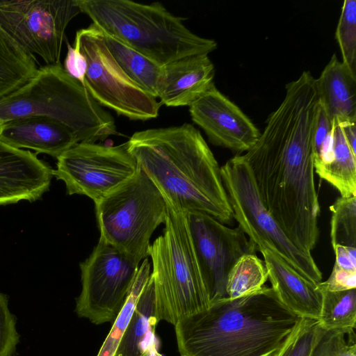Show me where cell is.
I'll list each match as a JSON object with an SVG mask.
<instances>
[{"mask_svg":"<svg viewBox=\"0 0 356 356\" xmlns=\"http://www.w3.org/2000/svg\"><path fill=\"white\" fill-rule=\"evenodd\" d=\"M102 35L107 49L124 74L140 88L156 99L161 66L115 38L104 32Z\"/></svg>","mask_w":356,"mask_h":356,"instance_id":"obj_23","label":"cell"},{"mask_svg":"<svg viewBox=\"0 0 356 356\" xmlns=\"http://www.w3.org/2000/svg\"><path fill=\"white\" fill-rule=\"evenodd\" d=\"M188 227L210 303L227 298L228 274L243 255L257 248L241 228H230L212 216L186 212ZM210 304V305H211Z\"/></svg>","mask_w":356,"mask_h":356,"instance_id":"obj_13","label":"cell"},{"mask_svg":"<svg viewBox=\"0 0 356 356\" xmlns=\"http://www.w3.org/2000/svg\"><path fill=\"white\" fill-rule=\"evenodd\" d=\"M30 116L58 120L74 132L79 143H96L117 134L111 115L61 63L39 68L26 83L0 98V126Z\"/></svg>","mask_w":356,"mask_h":356,"instance_id":"obj_5","label":"cell"},{"mask_svg":"<svg viewBox=\"0 0 356 356\" xmlns=\"http://www.w3.org/2000/svg\"><path fill=\"white\" fill-rule=\"evenodd\" d=\"M139 265L99 239L90 256L80 264L82 289L76 312L99 325L114 321L134 282Z\"/></svg>","mask_w":356,"mask_h":356,"instance_id":"obj_10","label":"cell"},{"mask_svg":"<svg viewBox=\"0 0 356 356\" xmlns=\"http://www.w3.org/2000/svg\"><path fill=\"white\" fill-rule=\"evenodd\" d=\"M74 47L88 63L83 88L99 104L132 120L158 116L161 104L124 74L94 24L76 32Z\"/></svg>","mask_w":356,"mask_h":356,"instance_id":"obj_9","label":"cell"},{"mask_svg":"<svg viewBox=\"0 0 356 356\" xmlns=\"http://www.w3.org/2000/svg\"><path fill=\"white\" fill-rule=\"evenodd\" d=\"M52 170L35 154L0 140V205L40 198L49 188Z\"/></svg>","mask_w":356,"mask_h":356,"instance_id":"obj_15","label":"cell"},{"mask_svg":"<svg viewBox=\"0 0 356 356\" xmlns=\"http://www.w3.org/2000/svg\"><path fill=\"white\" fill-rule=\"evenodd\" d=\"M139 168L165 201L230 224L233 211L220 168L199 130L191 124L135 132L127 142Z\"/></svg>","mask_w":356,"mask_h":356,"instance_id":"obj_2","label":"cell"},{"mask_svg":"<svg viewBox=\"0 0 356 356\" xmlns=\"http://www.w3.org/2000/svg\"><path fill=\"white\" fill-rule=\"evenodd\" d=\"M323 332L318 320L302 318L273 356H312Z\"/></svg>","mask_w":356,"mask_h":356,"instance_id":"obj_29","label":"cell"},{"mask_svg":"<svg viewBox=\"0 0 356 356\" xmlns=\"http://www.w3.org/2000/svg\"><path fill=\"white\" fill-rule=\"evenodd\" d=\"M332 128V122L318 102V108L313 137L314 159L318 153L324 140L330 133Z\"/></svg>","mask_w":356,"mask_h":356,"instance_id":"obj_34","label":"cell"},{"mask_svg":"<svg viewBox=\"0 0 356 356\" xmlns=\"http://www.w3.org/2000/svg\"><path fill=\"white\" fill-rule=\"evenodd\" d=\"M0 140L15 148H26L58 157L79 143L65 124L46 116L15 119L0 126Z\"/></svg>","mask_w":356,"mask_h":356,"instance_id":"obj_17","label":"cell"},{"mask_svg":"<svg viewBox=\"0 0 356 356\" xmlns=\"http://www.w3.org/2000/svg\"><path fill=\"white\" fill-rule=\"evenodd\" d=\"M319 104L330 120L356 122V75L334 54L316 79Z\"/></svg>","mask_w":356,"mask_h":356,"instance_id":"obj_19","label":"cell"},{"mask_svg":"<svg viewBox=\"0 0 356 356\" xmlns=\"http://www.w3.org/2000/svg\"><path fill=\"white\" fill-rule=\"evenodd\" d=\"M266 286L175 325L181 356H273L302 321Z\"/></svg>","mask_w":356,"mask_h":356,"instance_id":"obj_3","label":"cell"},{"mask_svg":"<svg viewBox=\"0 0 356 356\" xmlns=\"http://www.w3.org/2000/svg\"><path fill=\"white\" fill-rule=\"evenodd\" d=\"M332 212L330 238L332 248H356V196L340 197L330 207Z\"/></svg>","mask_w":356,"mask_h":356,"instance_id":"obj_27","label":"cell"},{"mask_svg":"<svg viewBox=\"0 0 356 356\" xmlns=\"http://www.w3.org/2000/svg\"><path fill=\"white\" fill-rule=\"evenodd\" d=\"M323 294L319 323L325 330H355L356 290L329 291L318 286Z\"/></svg>","mask_w":356,"mask_h":356,"instance_id":"obj_24","label":"cell"},{"mask_svg":"<svg viewBox=\"0 0 356 356\" xmlns=\"http://www.w3.org/2000/svg\"><path fill=\"white\" fill-rule=\"evenodd\" d=\"M332 147L323 159L314 162V170L341 197L356 196V151L350 145L341 124L332 121Z\"/></svg>","mask_w":356,"mask_h":356,"instance_id":"obj_20","label":"cell"},{"mask_svg":"<svg viewBox=\"0 0 356 356\" xmlns=\"http://www.w3.org/2000/svg\"><path fill=\"white\" fill-rule=\"evenodd\" d=\"M95 204L99 239L139 265L149 256L153 232L166 219L167 204L161 191L139 168Z\"/></svg>","mask_w":356,"mask_h":356,"instance_id":"obj_7","label":"cell"},{"mask_svg":"<svg viewBox=\"0 0 356 356\" xmlns=\"http://www.w3.org/2000/svg\"><path fill=\"white\" fill-rule=\"evenodd\" d=\"M80 13L77 0L0 1V26L26 52L58 65L65 29Z\"/></svg>","mask_w":356,"mask_h":356,"instance_id":"obj_11","label":"cell"},{"mask_svg":"<svg viewBox=\"0 0 356 356\" xmlns=\"http://www.w3.org/2000/svg\"><path fill=\"white\" fill-rule=\"evenodd\" d=\"M220 175L233 217L257 250L267 249L309 281L322 282V273L311 252L293 243L263 204L243 155L229 159L220 168Z\"/></svg>","mask_w":356,"mask_h":356,"instance_id":"obj_8","label":"cell"},{"mask_svg":"<svg viewBox=\"0 0 356 356\" xmlns=\"http://www.w3.org/2000/svg\"><path fill=\"white\" fill-rule=\"evenodd\" d=\"M259 251L264 259L271 288L281 302L302 318L318 320L323 294L318 284L299 275L270 250L261 249Z\"/></svg>","mask_w":356,"mask_h":356,"instance_id":"obj_18","label":"cell"},{"mask_svg":"<svg viewBox=\"0 0 356 356\" xmlns=\"http://www.w3.org/2000/svg\"><path fill=\"white\" fill-rule=\"evenodd\" d=\"M342 63L356 75V1L345 0L335 31Z\"/></svg>","mask_w":356,"mask_h":356,"instance_id":"obj_28","label":"cell"},{"mask_svg":"<svg viewBox=\"0 0 356 356\" xmlns=\"http://www.w3.org/2000/svg\"><path fill=\"white\" fill-rule=\"evenodd\" d=\"M57 159L53 176L68 195H83L94 202L132 177L139 166L127 143L116 145L78 143Z\"/></svg>","mask_w":356,"mask_h":356,"instance_id":"obj_12","label":"cell"},{"mask_svg":"<svg viewBox=\"0 0 356 356\" xmlns=\"http://www.w3.org/2000/svg\"><path fill=\"white\" fill-rule=\"evenodd\" d=\"M155 290L151 275L136 302L133 314L114 356H140L154 341Z\"/></svg>","mask_w":356,"mask_h":356,"instance_id":"obj_21","label":"cell"},{"mask_svg":"<svg viewBox=\"0 0 356 356\" xmlns=\"http://www.w3.org/2000/svg\"><path fill=\"white\" fill-rule=\"evenodd\" d=\"M159 341L157 339L151 342L140 356H162L158 351Z\"/></svg>","mask_w":356,"mask_h":356,"instance_id":"obj_36","label":"cell"},{"mask_svg":"<svg viewBox=\"0 0 356 356\" xmlns=\"http://www.w3.org/2000/svg\"><path fill=\"white\" fill-rule=\"evenodd\" d=\"M268 280L264 264L254 254L242 256L230 270L226 283L227 298L234 299L260 289Z\"/></svg>","mask_w":356,"mask_h":356,"instance_id":"obj_25","label":"cell"},{"mask_svg":"<svg viewBox=\"0 0 356 356\" xmlns=\"http://www.w3.org/2000/svg\"><path fill=\"white\" fill-rule=\"evenodd\" d=\"M333 250L336 256L335 266L346 270L356 271V248L335 245Z\"/></svg>","mask_w":356,"mask_h":356,"instance_id":"obj_35","label":"cell"},{"mask_svg":"<svg viewBox=\"0 0 356 356\" xmlns=\"http://www.w3.org/2000/svg\"><path fill=\"white\" fill-rule=\"evenodd\" d=\"M163 235L149 248L155 290L156 318L175 325L207 309L209 297L191 241L186 212L168 202Z\"/></svg>","mask_w":356,"mask_h":356,"instance_id":"obj_6","label":"cell"},{"mask_svg":"<svg viewBox=\"0 0 356 356\" xmlns=\"http://www.w3.org/2000/svg\"><path fill=\"white\" fill-rule=\"evenodd\" d=\"M19 335L16 318L8 309V300L0 292V356H15Z\"/></svg>","mask_w":356,"mask_h":356,"instance_id":"obj_31","label":"cell"},{"mask_svg":"<svg viewBox=\"0 0 356 356\" xmlns=\"http://www.w3.org/2000/svg\"><path fill=\"white\" fill-rule=\"evenodd\" d=\"M312 356H356L355 331L324 330Z\"/></svg>","mask_w":356,"mask_h":356,"instance_id":"obj_30","label":"cell"},{"mask_svg":"<svg viewBox=\"0 0 356 356\" xmlns=\"http://www.w3.org/2000/svg\"><path fill=\"white\" fill-rule=\"evenodd\" d=\"M285 89L283 101L243 156L268 212L293 243L311 252L318 237L320 214L314 176L316 79L305 71Z\"/></svg>","mask_w":356,"mask_h":356,"instance_id":"obj_1","label":"cell"},{"mask_svg":"<svg viewBox=\"0 0 356 356\" xmlns=\"http://www.w3.org/2000/svg\"><path fill=\"white\" fill-rule=\"evenodd\" d=\"M189 112L212 144L236 154L249 150L261 134L250 119L215 85L189 106Z\"/></svg>","mask_w":356,"mask_h":356,"instance_id":"obj_14","label":"cell"},{"mask_svg":"<svg viewBox=\"0 0 356 356\" xmlns=\"http://www.w3.org/2000/svg\"><path fill=\"white\" fill-rule=\"evenodd\" d=\"M150 275V264L145 259L139 266L134 282L120 312L97 356H114L130 321L138 298Z\"/></svg>","mask_w":356,"mask_h":356,"instance_id":"obj_26","label":"cell"},{"mask_svg":"<svg viewBox=\"0 0 356 356\" xmlns=\"http://www.w3.org/2000/svg\"><path fill=\"white\" fill-rule=\"evenodd\" d=\"M318 286L329 291H341L356 288V271L346 270L334 266L332 271L325 282Z\"/></svg>","mask_w":356,"mask_h":356,"instance_id":"obj_32","label":"cell"},{"mask_svg":"<svg viewBox=\"0 0 356 356\" xmlns=\"http://www.w3.org/2000/svg\"><path fill=\"white\" fill-rule=\"evenodd\" d=\"M67 52L63 68L70 76L83 86L88 67L86 59L77 48L72 47L67 42Z\"/></svg>","mask_w":356,"mask_h":356,"instance_id":"obj_33","label":"cell"},{"mask_svg":"<svg viewBox=\"0 0 356 356\" xmlns=\"http://www.w3.org/2000/svg\"><path fill=\"white\" fill-rule=\"evenodd\" d=\"M215 68L207 54L186 56L161 66L157 97L167 106H190L213 86Z\"/></svg>","mask_w":356,"mask_h":356,"instance_id":"obj_16","label":"cell"},{"mask_svg":"<svg viewBox=\"0 0 356 356\" xmlns=\"http://www.w3.org/2000/svg\"><path fill=\"white\" fill-rule=\"evenodd\" d=\"M35 56L24 50L0 26V98L17 90L37 73Z\"/></svg>","mask_w":356,"mask_h":356,"instance_id":"obj_22","label":"cell"},{"mask_svg":"<svg viewBox=\"0 0 356 356\" xmlns=\"http://www.w3.org/2000/svg\"><path fill=\"white\" fill-rule=\"evenodd\" d=\"M81 12L97 27L160 66L179 58L209 54L217 48L212 39L198 36L183 24L185 18L161 3L129 0H77Z\"/></svg>","mask_w":356,"mask_h":356,"instance_id":"obj_4","label":"cell"}]
</instances>
